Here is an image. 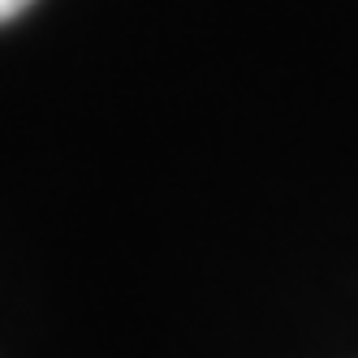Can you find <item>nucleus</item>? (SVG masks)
<instances>
[{"label": "nucleus", "mask_w": 358, "mask_h": 358, "mask_svg": "<svg viewBox=\"0 0 358 358\" xmlns=\"http://www.w3.org/2000/svg\"><path fill=\"white\" fill-rule=\"evenodd\" d=\"M31 0H0V22H9V17H17L22 9H27Z\"/></svg>", "instance_id": "obj_1"}]
</instances>
